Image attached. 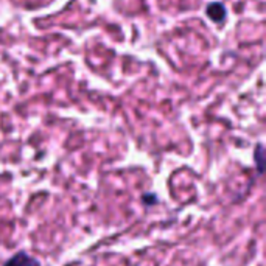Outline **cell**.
I'll list each match as a JSON object with an SVG mask.
<instances>
[{
  "label": "cell",
  "instance_id": "obj_2",
  "mask_svg": "<svg viewBox=\"0 0 266 266\" xmlns=\"http://www.w3.org/2000/svg\"><path fill=\"white\" fill-rule=\"evenodd\" d=\"M207 14H209L214 21L221 22V21L224 19V16H226V10H224V6L221 5V3H212V5H209V8H207Z\"/></svg>",
  "mask_w": 266,
  "mask_h": 266
},
{
  "label": "cell",
  "instance_id": "obj_3",
  "mask_svg": "<svg viewBox=\"0 0 266 266\" xmlns=\"http://www.w3.org/2000/svg\"><path fill=\"white\" fill-rule=\"evenodd\" d=\"M262 145L257 146V153H255V159H257V168H259V173L263 171V164H262Z\"/></svg>",
  "mask_w": 266,
  "mask_h": 266
},
{
  "label": "cell",
  "instance_id": "obj_1",
  "mask_svg": "<svg viewBox=\"0 0 266 266\" xmlns=\"http://www.w3.org/2000/svg\"><path fill=\"white\" fill-rule=\"evenodd\" d=\"M3 266H41L39 260L26 252H17Z\"/></svg>",
  "mask_w": 266,
  "mask_h": 266
}]
</instances>
